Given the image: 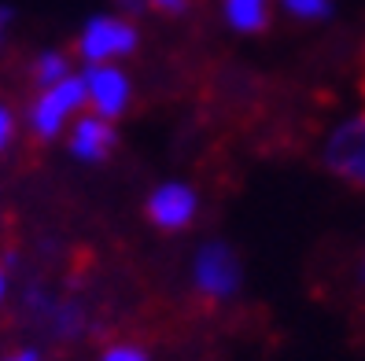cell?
<instances>
[{"instance_id":"cell-1","label":"cell","mask_w":365,"mask_h":361,"mask_svg":"<svg viewBox=\"0 0 365 361\" xmlns=\"http://www.w3.org/2000/svg\"><path fill=\"white\" fill-rule=\"evenodd\" d=\"M81 108H85V78L67 74L63 81L41 89V96L30 103V133L37 140H52V137L63 133V125H67Z\"/></svg>"},{"instance_id":"cell-2","label":"cell","mask_w":365,"mask_h":361,"mask_svg":"<svg viewBox=\"0 0 365 361\" xmlns=\"http://www.w3.org/2000/svg\"><path fill=\"white\" fill-rule=\"evenodd\" d=\"M137 48V26L122 15H96L85 23L81 37H78V56L89 67H103L107 59L130 56Z\"/></svg>"},{"instance_id":"cell-3","label":"cell","mask_w":365,"mask_h":361,"mask_svg":"<svg viewBox=\"0 0 365 361\" xmlns=\"http://www.w3.org/2000/svg\"><path fill=\"white\" fill-rule=\"evenodd\" d=\"M192 284L210 303H222L229 295H236V288H240V262H236L232 247L225 244L200 247L196 262H192Z\"/></svg>"},{"instance_id":"cell-4","label":"cell","mask_w":365,"mask_h":361,"mask_svg":"<svg viewBox=\"0 0 365 361\" xmlns=\"http://www.w3.org/2000/svg\"><path fill=\"white\" fill-rule=\"evenodd\" d=\"M325 166L336 177L365 188V115L343 122L325 144Z\"/></svg>"},{"instance_id":"cell-5","label":"cell","mask_w":365,"mask_h":361,"mask_svg":"<svg viewBox=\"0 0 365 361\" xmlns=\"http://www.w3.org/2000/svg\"><path fill=\"white\" fill-rule=\"evenodd\" d=\"M81 78H85V103L93 108V115L111 122L130 108V78L122 70L103 63V67H89Z\"/></svg>"},{"instance_id":"cell-6","label":"cell","mask_w":365,"mask_h":361,"mask_svg":"<svg viewBox=\"0 0 365 361\" xmlns=\"http://www.w3.org/2000/svg\"><path fill=\"white\" fill-rule=\"evenodd\" d=\"M196 192L188 184H159L152 196H148V218L152 225H159L163 232H178V229H188L192 218H196Z\"/></svg>"},{"instance_id":"cell-7","label":"cell","mask_w":365,"mask_h":361,"mask_svg":"<svg viewBox=\"0 0 365 361\" xmlns=\"http://www.w3.org/2000/svg\"><path fill=\"white\" fill-rule=\"evenodd\" d=\"M115 152V125L100 115H85L71 130V155L81 162H100Z\"/></svg>"},{"instance_id":"cell-8","label":"cell","mask_w":365,"mask_h":361,"mask_svg":"<svg viewBox=\"0 0 365 361\" xmlns=\"http://www.w3.org/2000/svg\"><path fill=\"white\" fill-rule=\"evenodd\" d=\"M225 19L240 33H259L269 23V0H225Z\"/></svg>"},{"instance_id":"cell-9","label":"cell","mask_w":365,"mask_h":361,"mask_svg":"<svg viewBox=\"0 0 365 361\" xmlns=\"http://www.w3.org/2000/svg\"><path fill=\"white\" fill-rule=\"evenodd\" d=\"M67 74H71V63H67V56H63V52H45V56L37 59V70H34L41 89H48V85L63 81Z\"/></svg>"},{"instance_id":"cell-10","label":"cell","mask_w":365,"mask_h":361,"mask_svg":"<svg viewBox=\"0 0 365 361\" xmlns=\"http://www.w3.org/2000/svg\"><path fill=\"white\" fill-rule=\"evenodd\" d=\"M284 8L295 19H325L332 11V0H284Z\"/></svg>"},{"instance_id":"cell-11","label":"cell","mask_w":365,"mask_h":361,"mask_svg":"<svg viewBox=\"0 0 365 361\" xmlns=\"http://www.w3.org/2000/svg\"><path fill=\"white\" fill-rule=\"evenodd\" d=\"M100 361H148V354L133 343H115V347H107Z\"/></svg>"},{"instance_id":"cell-12","label":"cell","mask_w":365,"mask_h":361,"mask_svg":"<svg viewBox=\"0 0 365 361\" xmlns=\"http://www.w3.org/2000/svg\"><path fill=\"white\" fill-rule=\"evenodd\" d=\"M11 137H15V115H11V108L0 103V152L11 144Z\"/></svg>"},{"instance_id":"cell-13","label":"cell","mask_w":365,"mask_h":361,"mask_svg":"<svg viewBox=\"0 0 365 361\" xmlns=\"http://www.w3.org/2000/svg\"><path fill=\"white\" fill-rule=\"evenodd\" d=\"M148 8H155L159 15H185L188 0H148Z\"/></svg>"},{"instance_id":"cell-14","label":"cell","mask_w":365,"mask_h":361,"mask_svg":"<svg viewBox=\"0 0 365 361\" xmlns=\"http://www.w3.org/2000/svg\"><path fill=\"white\" fill-rule=\"evenodd\" d=\"M4 361H41V354H37V350H19V354H11V357H4Z\"/></svg>"},{"instance_id":"cell-15","label":"cell","mask_w":365,"mask_h":361,"mask_svg":"<svg viewBox=\"0 0 365 361\" xmlns=\"http://www.w3.org/2000/svg\"><path fill=\"white\" fill-rule=\"evenodd\" d=\"M8 23H11V11L0 8V45H4V33H8Z\"/></svg>"},{"instance_id":"cell-16","label":"cell","mask_w":365,"mask_h":361,"mask_svg":"<svg viewBox=\"0 0 365 361\" xmlns=\"http://www.w3.org/2000/svg\"><path fill=\"white\" fill-rule=\"evenodd\" d=\"M4 295H8V277L0 273V299H4Z\"/></svg>"}]
</instances>
